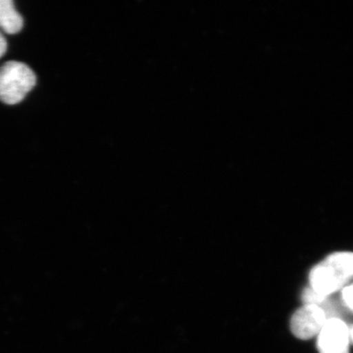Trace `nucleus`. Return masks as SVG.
I'll list each match as a JSON object with an SVG mask.
<instances>
[{"label":"nucleus","mask_w":353,"mask_h":353,"mask_svg":"<svg viewBox=\"0 0 353 353\" xmlns=\"http://www.w3.org/2000/svg\"><path fill=\"white\" fill-rule=\"evenodd\" d=\"M353 278V253L330 254L312 268L309 274L311 289L325 296L343 288Z\"/></svg>","instance_id":"obj_1"},{"label":"nucleus","mask_w":353,"mask_h":353,"mask_svg":"<svg viewBox=\"0 0 353 353\" xmlns=\"http://www.w3.org/2000/svg\"><path fill=\"white\" fill-rule=\"evenodd\" d=\"M37 85V76L21 61H10L0 68V101L15 105L23 101Z\"/></svg>","instance_id":"obj_2"},{"label":"nucleus","mask_w":353,"mask_h":353,"mask_svg":"<svg viewBox=\"0 0 353 353\" xmlns=\"http://www.w3.org/2000/svg\"><path fill=\"white\" fill-rule=\"evenodd\" d=\"M327 320L323 308L315 304H305L294 312L290 329L294 336L307 341L319 335Z\"/></svg>","instance_id":"obj_3"},{"label":"nucleus","mask_w":353,"mask_h":353,"mask_svg":"<svg viewBox=\"0 0 353 353\" xmlns=\"http://www.w3.org/2000/svg\"><path fill=\"white\" fill-rule=\"evenodd\" d=\"M350 328L341 319H330L317 335L320 353H350Z\"/></svg>","instance_id":"obj_4"},{"label":"nucleus","mask_w":353,"mask_h":353,"mask_svg":"<svg viewBox=\"0 0 353 353\" xmlns=\"http://www.w3.org/2000/svg\"><path fill=\"white\" fill-rule=\"evenodd\" d=\"M24 21L12 0H0V28L8 34L19 33Z\"/></svg>","instance_id":"obj_5"},{"label":"nucleus","mask_w":353,"mask_h":353,"mask_svg":"<svg viewBox=\"0 0 353 353\" xmlns=\"http://www.w3.org/2000/svg\"><path fill=\"white\" fill-rule=\"evenodd\" d=\"M342 296L346 306L353 311V285L344 287Z\"/></svg>","instance_id":"obj_6"},{"label":"nucleus","mask_w":353,"mask_h":353,"mask_svg":"<svg viewBox=\"0 0 353 353\" xmlns=\"http://www.w3.org/2000/svg\"><path fill=\"white\" fill-rule=\"evenodd\" d=\"M8 48V43L6 38L0 33V59L6 54Z\"/></svg>","instance_id":"obj_7"},{"label":"nucleus","mask_w":353,"mask_h":353,"mask_svg":"<svg viewBox=\"0 0 353 353\" xmlns=\"http://www.w3.org/2000/svg\"><path fill=\"white\" fill-rule=\"evenodd\" d=\"M350 341L353 343V326L350 328Z\"/></svg>","instance_id":"obj_8"}]
</instances>
